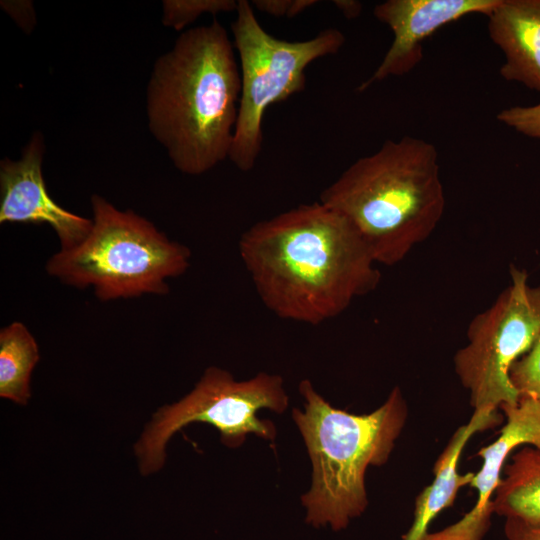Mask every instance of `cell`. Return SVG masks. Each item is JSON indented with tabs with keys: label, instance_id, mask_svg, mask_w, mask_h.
<instances>
[{
	"label": "cell",
	"instance_id": "obj_1",
	"mask_svg": "<svg viewBox=\"0 0 540 540\" xmlns=\"http://www.w3.org/2000/svg\"><path fill=\"white\" fill-rule=\"evenodd\" d=\"M239 253L265 307L298 323L339 316L381 279L356 229L319 201L256 222L241 235Z\"/></svg>",
	"mask_w": 540,
	"mask_h": 540
},
{
	"label": "cell",
	"instance_id": "obj_2",
	"mask_svg": "<svg viewBox=\"0 0 540 540\" xmlns=\"http://www.w3.org/2000/svg\"><path fill=\"white\" fill-rule=\"evenodd\" d=\"M240 94L233 41L217 20L183 31L155 61L148 127L180 172L201 175L228 159Z\"/></svg>",
	"mask_w": 540,
	"mask_h": 540
},
{
	"label": "cell",
	"instance_id": "obj_3",
	"mask_svg": "<svg viewBox=\"0 0 540 540\" xmlns=\"http://www.w3.org/2000/svg\"><path fill=\"white\" fill-rule=\"evenodd\" d=\"M319 202L352 224L377 264L395 265L434 232L444 214L436 147L411 136L386 140L345 169Z\"/></svg>",
	"mask_w": 540,
	"mask_h": 540
},
{
	"label": "cell",
	"instance_id": "obj_4",
	"mask_svg": "<svg viewBox=\"0 0 540 540\" xmlns=\"http://www.w3.org/2000/svg\"><path fill=\"white\" fill-rule=\"evenodd\" d=\"M299 392L304 410L293 408L292 418L312 463L311 488L301 497L306 522L339 531L366 510V471L388 461L407 420V403L395 387L375 411L356 415L332 406L310 380L299 383Z\"/></svg>",
	"mask_w": 540,
	"mask_h": 540
},
{
	"label": "cell",
	"instance_id": "obj_5",
	"mask_svg": "<svg viewBox=\"0 0 540 540\" xmlns=\"http://www.w3.org/2000/svg\"><path fill=\"white\" fill-rule=\"evenodd\" d=\"M92 228L77 246L61 249L46 264L50 276L77 288L93 287L102 300L167 294V279L190 265V250L150 221L91 197Z\"/></svg>",
	"mask_w": 540,
	"mask_h": 540
},
{
	"label": "cell",
	"instance_id": "obj_6",
	"mask_svg": "<svg viewBox=\"0 0 540 540\" xmlns=\"http://www.w3.org/2000/svg\"><path fill=\"white\" fill-rule=\"evenodd\" d=\"M231 32L239 60L241 94L228 159L240 171L249 172L262 151L266 110L302 92L309 64L339 52L345 36L330 27L303 41L279 39L262 27L248 0H238Z\"/></svg>",
	"mask_w": 540,
	"mask_h": 540
},
{
	"label": "cell",
	"instance_id": "obj_7",
	"mask_svg": "<svg viewBox=\"0 0 540 540\" xmlns=\"http://www.w3.org/2000/svg\"><path fill=\"white\" fill-rule=\"evenodd\" d=\"M288 404L283 379L277 374L262 372L237 381L230 372L211 366L189 394L153 415L135 445L140 472H157L165 463L170 438L194 422L214 426L229 448L241 446L249 434L273 441L277 434L274 424L258 418L257 413L261 409L283 413Z\"/></svg>",
	"mask_w": 540,
	"mask_h": 540
},
{
	"label": "cell",
	"instance_id": "obj_8",
	"mask_svg": "<svg viewBox=\"0 0 540 540\" xmlns=\"http://www.w3.org/2000/svg\"><path fill=\"white\" fill-rule=\"evenodd\" d=\"M510 275V285L471 320L467 344L453 357L473 412L487 416H499L502 405L517 404L509 370L540 336V285L530 286L526 271L513 265Z\"/></svg>",
	"mask_w": 540,
	"mask_h": 540
},
{
	"label": "cell",
	"instance_id": "obj_9",
	"mask_svg": "<svg viewBox=\"0 0 540 540\" xmlns=\"http://www.w3.org/2000/svg\"><path fill=\"white\" fill-rule=\"evenodd\" d=\"M43 135L35 132L19 160L0 162V223L47 224L56 232L61 249L79 245L92 228V219L56 203L42 174Z\"/></svg>",
	"mask_w": 540,
	"mask_h": 540
},
{
	"label": "cell",
	"instance_id": "obj_10",
	"mask_svg": "<svg viewBox=\"0 0 540 540\" xmlns=\"http://www.w3.org/2000/svg\"><path fill=\"white\" fill-rule=\"evenodd\" d=\"M500 0H387L373 9L386 24L393 41L374 73L358 91L393 76L411 72L423 57V42L442 26L466 15H487Z\"/></svg>",
	"mask_w": 540,
	"mask_h": 540
},
{
	"label": "cell",
	"instance_id": "obj_11",
	"mask_svg": "<svg viewBox=\"0 0 540 540\" xmlns=\"http://www.w3.org/2000/svg\"><path fill=\"white\" fill-rule=\"evenodd\" d=\"M500 410L505 415V425L498 438L477 453L483 464L469 484L478 493L475 505L459 521L427 533L423 540H482L494 514V493L512 451L521 445L540 449V401L530 395H520L517 404L502 405Z\"/></svg>",
	"mask_w": 540,
	"mask_h": 540
},
{
	"label": "cell",
	"instance_id": "obj_12",
	"mask_svg": "<svg viewBox=\"0 0 540 540\" xmlns=\"http://www.w3.org/2000/svg\"><path fill=\"white\" fill-rule=\"evenodd\" d=\"M487 17L490 38L505 56L502 78L540 92V0H500Z\"/></svg>",
	"mask_w": 540,
	"mask_h": 540
},
{
	"label": "cell",
	"instance_id": "obj_13",
	"mask_svg": "<svg viewBox=\"0 0 540 540\" xmlns=\"http://www.w3.org/2000/svg\"><path fill=\"white\" fill-rule=\"evenodd\" d=\"M500 416L473 412L469 422L460 426L435 462L433 482L415 500L413 522L403 540H423L431 521L444 509L453 505L459 489L469 485L475 473H458L460 455L471 436L499 423Z\"/></svg>",
	"mask_w": 540,
	"mask_h": 540
},
{
	"label": "cell",
	"instance_id": "obj_14",
	"mask_svg": "<svg viewBox=\"0 0 540 540\" xmlns=\"http://www.w3.org/2000/svg\"><path fill=\"white\" fill-rule=\"evenodd\" d=\"M493 496V512L540 523V449L524 447L506 461Z\"/></svg>",
	"mask_w": 540,
	"mask_h": 540
},
{
	"label": "cell",
	"instance_id": "obj_15",
	"mask_svg": "<svg viewBox=\"0 0 540 540\" xmlns=\"http://www.w3.org/2000/svg\"><path fill=\"white\" fill-rule=\"evenodd\" d=\"M39 360L36 340L21 322L0 331V396L20 405L30 399V377Z\"/></svg>",
	"mask_w": 540,
	"mask_h": 540
},
{
	"label": "cell",
	"instance_id": "obj_16",
	"mask_svg": "<svg viewBox=\"0 0 540 540\" xmlns=\"http://www.w3.org/2000/svg\"><path fill=\"white\" fill-rule=\"evenodd\" d=\"M162 23L176 31H182L202 14L236 12L235 0H165L162 4Z\"/></svg>",
	"mask_w": 540,
	"mask_h": 540
},
{
	"label": "cell",
	"instance_id": "obj_17",
	"mask_svg": "<svg viewBox=\"0 0 540 540\" xmlns=\"http://www.w3.org/2000/svg\"><path fill=\"white\" fill-rule=\"evenodd\" d=\"M509 379L520 395H530L540 401V336L532 348L515 361Z\"/></svg>",
	"mask_w": 540,
	"mask_h": 540
},
{
	"label": "cell",
	"instance_id": "obj_18",
	"mask_svg": "<svg viewBox=\"0 0 540 540\" xmlns=\"http://www.w3.org/2000/svg\"><path fill=\"white\" fill-rule=\"evenodd\" d=\"M497 120L525 136L540 139V102L533 106H514L501 110Z\"/></svg>",
	"mask_w": 540,
	"mask_h": 540
},
{
	"label": "cell",
	"instance_id": "obj_19",
	"mask_svg": "<svg viewBox=\"0 0 540 540\" xmlns=\"http://www.w3.org/2000/svg\"><path fill=\"white\" fill-rule=\"evenodd\" d=\"M316 0H253L251 4L256 10L274 17H295L312 6Z\"/></svg>",
	"mask_w": 540,
	"mask_h": 540
},
{
	"label": "cell",
	"instance_id": "obj_20",
	"mask_svg": "<svg viewBox=\"0 0 540 540\" xmlns=\"http://www.w3.org/2000/svg\"><path fill=\"white\" fill-rule=\"evenodd\" d=\"M1 6L26 33H29L33 29L35 25V13L31 2L2 1Z\"/></svg>",
	"mask_w": 540,
	"mask_h": 540
},
{
	"label": "cell",
	"instance_id": "obj_21",
	"mask_svg": "<svg viewBox=\"0 0 540 540\" xmlns=\"http://www.w3.org/2000/svg\"><path fill=\"white\" fill-rule=\"evenodd\" d=\"M504 533L507 540H540V523L506 518Z\"/></svg>",
	"mask_w": 540,
	"mask_h": 540
},
{
	"label": "cell",
	"instance_id": "obj_22",
	"mask_svg": "<svg viewBox=\"0 0 540 540\" xmlns=\"http://www.w3.org/2000/svg\"><path fill=\"white\" fill-rule=\"evenodd\" d=\"M333 4L347 18L353 19L359 16L362 10V4L353 0H336Z\"/></svg>",
	"mask_w": 540,
	"mask_h": 540
}]
</instances>
